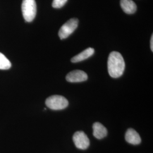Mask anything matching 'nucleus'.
<instances>
[{
    "mask_svg": "<svg viewBox=\"0 0 153 153\" xmlns=\"http://www.w3.org/2000/svg\"><path fill=\"white\" fill-rule=\"evenodd\" d=\"M108 71L109 76L117 78L121 76L125 70V61L118 52H112L108 59Z\"/></svg>",
    "mask_w": 153,
    "mask_h": 153,
    "instance_id": "1",
    "label": "nucleus"
},
{
    "mask_svg": "<svg viewBox=\"0 0 153 153\" xmlns=\"http://www.w3.org/2000/svg\"><path fill=\"white\" fill-rule=\"evenodd\" d=\"M22 14L25 20L31 22L36 14V4L35 0H23L22 4Z\"/></svg>",
    "mask_w": 153,
    "mask_h": 153,
    "instance_id": "2",
    "label": "nucleus"
},
{
    "mask_svg": "<svg viewBox=\"0 0 153 153\" xmlns=\"http://www.w3.org/2000/svg\"><path fill=\"white\" fill-rule=\"evenodd\" d=\"M46 105L53 110L65 109L68 106L69 102L66 99L61 95H52L45 100Z\"/></svg>",
    "mask_w": 153,
    "mask_h": 153,
    "instance_id": "3",
    "label": "nucleus"
},
{
    "mask_svg": "<svg viewBox=\"0 0 153 153\" xmlns=\"http://www.w3.org/2000/svg\"><path fill=\"white\" fill-rule=\"evenodd\" d=\"M78 25V20L76 18H71L64 24L60 28L59 36L61 39H64L69 37L73 33Z\"/></svg>",
    "mask_w": 153,
    "mask_h": 153,
    "instance_id": "4",
    "label": "nucleus"
},
{
    "mask_svg": "<svg viewBox=\"0 0 153 153\" xmlns=\"http://www.w3.org/2000/svg\"><path fill=\"white\" fill-rule=\"evenodd\" d=\"M73 140L76 148L86 150L90 145V140L87 135L82 131H76L73 135Z\"/></svg>",
    "mask_w": 153,
    "mask_h": 153,
    "instance_id": "5",
    "label": "nucleus"
},
{
    "mask_svg": "<svg viewBox=\"0 0 153 153\" xmlns=\"http://www.w3.org/2000/svg\"><path fill=\"white\" fill-rule=\"evenodd\" d=\"M88 78V74L85 71L80 70L71 71L66 76V81L71 83L83 82L86 81Z\"/></svg>",
    "mask_w": 153,
    "mask_h": 153,
    "instance_id": "6",
    "label": "nucleus"
},
{
    "mask_svg": "<svg viewBox=\"0 0 153 153\" xmlns=\"http://www.w3.org/2000/svg\"><path fill=\"white\" fill-rule=\"evenodd\" d=\"M125 138L126 142L134 145H138L141 142V139L139 134L132 128H129L127 130Z\"/></svg>",
    "mask_w": 153,
    "mask_h": 153,
    "instance_id": "7",
    "label": "nucleus"
},
{
    "mask_svg": "<svg viewBox=\"0 0 153 153\" xmlns=\"http://www.w3.org/2000/svg\"><path fill=\"white\" fill-rule=\"evenodd\" d=\"M93 135L97 139H102L107 134V130L101 123L97 122L93 126Z\"/></svg>",
    "mask_w": 153,
    "mask_h": 153,
    "instance_id": "8",
    "label": "nucleus"
},
{
    "mask_svg": "<svg viewBox=\"0 0 153 153\" xmlns=\"http://www.w3.org/2000/svg\"><path fill=\"white\" fill-rule=\"evenodd\" d=\"M120 6L126 14H132L137 10V6L133 0H121Z\"/></svg>",
    "mask_w": 153,
    "mask_h": 153,
    "instance_id": "9",
    "label": "nucleus"
},
{
    "mask_svg": "<svg viewBox=\"0 0 153 153\" xmlns=\"http://www.w3.org/2000/svg\"><path fill=\"white\" fill-rule=\"evenodd\" d=\"M94 49L92 48H88L87 49L82 51L81 53L78 54L73 57L71 59V61L73 63H76L78 62H81L82 61L85 60L93 56L94 53Z\"/></svg>",
    "mask_w": 153,
    "mask_h": 153,
    "instance_id": "10",
    "label": "nucleus"
},
{
    "mask_svg": "<svg viewBox=\"0 0 153 153\" xmlns=\"http://www.w3.org/2000/svg\"><path fill=\"white\" fill-rule=\"evenodd\" d=\"M10 61L9 60L4 54L0 52V69L7 70L11 68Z\"/></svg>",
    "mask_w": 153,
    "mask_h": 153,
    "instance_id": "11",
    "label": "nucleus"
},
{
    "mask_svg": "<svg viewBox=\"0 0 153 153\" xmlns=\"http://www.w3.org/2000/svg\"><path fill=\"white\" fill-rule=\"evenodd\" d=\"M68 0H53L52 2V7L56 9H59L65 5Z\"/></svg>",
    "mask_w": 153,
    "mask_h": 153,
    "instance_id": "12",
    "label": "nucleus"
},
{
    "mask_svg": "<svg viewBox=\"0 0 153 153\" xmlns=\"http://www.w3.org/2000/svg\"><path fill=\"white\" fill-rule=\"evenodd\" d=\"M150 48L152 51H153V35H152V38H151V40H150Z\"/></svg>",
    "mask_w": 153,
    "mask_h": 153,
    "instance_id": "13",
    "label": "nucleus"
}]
</instances>
